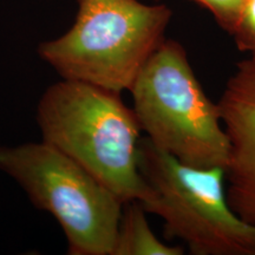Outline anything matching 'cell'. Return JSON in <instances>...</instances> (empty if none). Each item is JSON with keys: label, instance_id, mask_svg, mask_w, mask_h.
<instances>
[{"label": "cell", "instance_id": "5", "mask_svg": "<svg viewBox=\"0 0 255 255\" xmlns=\"http://www.w3.org/2000/svg\"><path fill=\"white\" fill-rule=\"evenodd\" d=\"M0 170L57 220L68 254L114 255L123 202L77 162L43 141L0 145Z\"/></svg>", "mask_w": 255, "mask_h": 255}, {"label": "cell", "instance_id": "7", "mask_svg": "<svg viewBox=\"0 0 255 255\" xmlns=\"http://www.w3.org/2000/svg\"><path fill=\"white\" fill-rule=\"evenodd\" d=\"M138 201L123 205L114 255H183V246L164 244L154 234Z\"/></svg>", "mask_w": 255, "mask_h": 255}, {"label": "cell", "instance_id": "9", "mask_svg": "<svg viewBox=\"0 0 255 255\" xmlns=\"http://www.w3.org/2000/svg\"><path fill=\"white\" fill-rule=\"evenodd\" d=\"M208 9L215 21L228 34L232 33L237 23L242 0H193Z\"/></svg>", "mask_w": 255, "mask_h": 255}, {"label": "cell", "instance_id": "8", "mask_svg": "<svg viewBox=\"0 0 255 255\" xmlns=\"http://www.w3.org/2000/svg\"><path fill=\"white\" fill-rule=\"evenodd\" d=\"M231 36L239 51L255 57V0H242Z\"/></svg>", "mask_w": 255, "mask_h": 255}, {"label": "cell", "instance_id": "6", "mask_svg": "<svg viewBox=\"0 0 255 255\" xmlns=\"http://www.w3.org/2000/svg\"><path fill=\"white\" fill-rule=\"evenodd\" d=\"M229 143L225 169L231 208L255 226V57L242 59L218 102Z\"/></svg>", "mask_w": 255, "mask_h": 255}, {"label": "cell", "instance_id": "3", "mask_svg": "<svg viewBox=\"0 0 255 255\" xmlns=\"http://www.w3.org/2000/svg\"><path fill=\"white\" fill-rule=\"evenodd\" d=\"M133 113L159 150L194 168H222L229 143L218 103L196 78L183 45L164 39L133 82Z\"/></svg>", "mask_w": 255, "mask_h": 255}, {"label": "cell", "instance_id": "4", "mask_svg": "<svg viewBox=\"0 0 255 255\" xmlns=\"http://www.w3.org/2000/svg\"><path fill=\"white\" fill-rule=\"evenodd\" d=\"M138 170L148 187L139 203L163 220L167 240L178 239L195 255H255V226L229 206L225 169L189 167L144 137Z\"/></svg>", "mask_w": 255, "mask_h": 255}, {"label": "cell", "instance_id": "1", "mask_svg": "<svg viewBox=\"0 0 255 255\" xmlns=\"http://www.w3.org/2000/svg\"><path fill=\"white\" fill-rule=\"evenodd\" d=\"M36 119L41 141L82 165L123 205L148 195L138 170L142 129L119 92L62 79L41 95Z\"/></svg>", "mask_w": 255, "mask_h": 255}, {"label": "cell", "instance_id": "2", "mask_svg": "<svg viewBox=\"0 0 255 255\" xmlns=\"http://www.w3.org/2000/svg\"><path fill=\"white\" fill-rule=\"evenodd\" d=\"M72 26L43 41L38 56L62 79L119 92L131 89L165 39L173 11L139 0H77Z\"/></svg>", "mask_w": 255, "mask_h": 255}]
</instances>
